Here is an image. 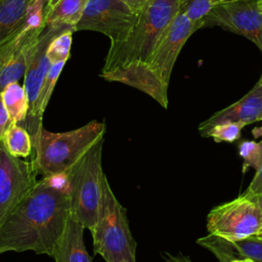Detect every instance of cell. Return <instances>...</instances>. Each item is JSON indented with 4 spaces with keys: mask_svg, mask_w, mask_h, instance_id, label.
Returning a JSON list of instances; mask_svg holds the SVG:
<instances>
[{
    "mask_svg": "<svg viewBox=\"0 0 262 262\" xmlns=\"http://www.w3.org/2000/svg\"><path fill=\"white\" fill-rule=\"evenodd\" d=\"M37 182L32 159L12 156L0 139V226Z\"/></svg>",
    "mask_w": 262,
    "mask_h": 262,
    "instance_id": "9",
    "label": "cell"
},
{
    "mask_svg": "<svg viewBox=\"0 0 262 262\" xmlns=\"http://www.w3.org/2000/svg\"><path fill=\"white\" fill-rule=\"evenodd\" d=\"M70 218L66 175L41 178L0 226V256L32 251L52 257Z\"/></svg>",
    "mask_w": 262,
    "mask_h": 262,
    "instance_id": "1",
    "label": "cell"
},
{
    "mask_svg": "<svg viewBox=\"0 0 262 262\" xmlns=\"http://www.w3.org/2000/svg\"><path fill=\"white\" fill-rule=\"evenodd\" d=\"M244 127V124L236 122L217 124L210 128L203 137H212L216 142H233L241 137V132Z\"/></svg>",
    "mask_w": 262,
    "mask_h": 262,
    "instance_id": "25",
    "label": "cell"
},
{
    "mask_svg": "<svg viewBox=\"0 0 262 262\" xmlns=\"http://www.w3.org/2000/svg\"><path fill=\"white\" fill-rule=\"evenodd\" d=\"M88 0H46L44 6L45 26L72 28L75 31Z\"/></svg>",
    "mask_w": 262,
    "mask_h": 262,
    "instance_id": "17",
    "label": "cell"
},
{
    "mask_svg": "<svg viewBox=\"0 0 262 262\" xmlns=\"http://www.w3.org/2000/svg\"><path fill=\"white\" fill-rule=\"evenodd\" d=\"M163 259L165 262H192L187 256H184L182 254L172 255L168 252L163 253Z\"/></svg>",
    "mask_w": 262,
    "mask_h": 262,
    "instance_id": "28",
    "label": "cell"
},
{
    "mask_svg": "<svg viewBox=\"0 0 262 262\" xmlns=\"http://www.w3.org/2000/svg\"><path fill=\"white\" fill-rule=\"evenodd\" d=\"M219 26L252 41L262 53V12L257 0L217 4L206 17L204 27Z\"/></svg>",
    "mask_w": 262,
    "mask_h": 262,
    "instance_id": "11",
    "label": "cell"
},
{
    "mask_svg": "<svg viewBox=\"0 0 262 262\" xmlns=\"http://www.w3.org/2000/svg\"><path fill=\"white\" fill-rule=\"evenodd\" d=\"M36 1L0 0V45L23 29Z\"/></svg>",
    "mask_w": 262,
    "mask_h": 262,
    "instance_id": "16",
    "label": "cell"
},
{
    "mask_svg": "<svg viewBox=\"0 0 262 262\" xmlns=\"http://www.w3.org/2000/svg\"><path fill=\"white\" fill-rule=\"evenodd\" d=\"M215 5L217 4H223V3H229V2H234V1H239V0H211Z\"/></svg>",
    "mask_w": 262,
    "mask_h": 262,
    "instance_id": "30",
    "label": "cell"
},
{
    "mask_svg": "<svg viewBox=\"0 0 262 262\" xmlns=\"http://www.w3.org/2000/svg\"><path fill=\"white\" fill-rule=\"evenodd\" d=\"M231 262H254L253 260H250V259H247V258H241V259H236V260H233Z\"/></svg>",
    "mask_w": 262,
    "mask_h": 262,
    "instance_id": "32",
    "label": "cell"
},
{
    "mask_svg": "<svg viewBox=\"0 0 262 262\" xmlns=\"http://www.w3.org/2000/svg\"><path fill=\"white\" fill-rule=\"evenodd\" d=\"M85 229L81 223L70 216L53 250L51 258L54 262H92L84 244Z\"/></svg>",
    "mask_w": 262,
    "mask_h": 262,
    "instance_id": "15",
    "label": "cell"
},
{
    "mask_svg": "<svg viewBox=\"0 0 262 262\" xmlns=\"http://www.w3.org/2000/svg\"><path fill=\"white\" fill-rule=\"evenodd\" d=\"M196 243L211 251L220 262H231L242 258L232 241L221 236L209 233L208 235L196 239Z\"/></svg>",
    "mask_w": 262,
    "mask_h": 262,
    "instance_id": "21",
    "label": "cell"
},
{
    "mask_svg": "<svg viewBox=\"0 0 262 262\" xmlns=\"http://www.w3.org/2000/svg\"><path fill=\"white\" fill-rule=\"evenodd\" d=\"M66 62H57V63H52L48 70V73L46 75V78L44 80L38 103H37V112L38 116L43 119V115L45 113V110L47 107V104L50 100V97L52 95V92L54 90L55 84L57 82V79L63 69V66Z\"/></svg>",
    "mask_w": 262,
    "mask_h": 262,
    "instance_id": "24",
    "label": "cell"
},
{
    "mask_svg": "<svg viewBox=\"0 0 262 262\" xmlns=\"http://www.w3.org/2000/svg\"><path fill=\"white\" fill-rule=\"evenodd\" d=\"M215 4L211 0H180L179 10L194 25L195 29L203 28V24Z\"/></svg>",
    "mask_w": 262,
    "mask_h": 262,
    "instance_id": "22",
    "label": "cell"
},
{
    "mask_svg": "<svg viewBox=\"0 0 262 262\" xmlns=\"http://www.w3.org/2000/svg\"><path fill=\"white\" fill-rule=\"evenodd\" d=\"M257 6H258L259 10L262 12V0H257Z\"/></svg>",
    "mask_w": 262,
    "mask_h": 262,
    "instance_id": "33",
    "label": "cell"
},
{
    "mask_svg": "<svg viewBox=\"0 0 262 262\" xmlns=\"http://www.w3.org/2000/svg\"><path fill=\"white\" fill-rule=\"evenodd\" d=\"M1 93L12 122L18 125L21 124L26 120L29 111L28 97L24 86L18 84V82H12Z\"/></svg>",
    "mask_w": 262,
    "mask_h": 262,
    "instance_id": "19",
    "label": "cell"
},
{
    "mask_svg": "<svg viewBox=\"0 0 262 262\" xmlns=\"http://www.w3.org/2000/svg\"><path fill=\"white\" fill-rule=\"evenodd\" d=\"M72 28H52L50 26H45L39 42L37 49L33 55V58L25 73L24 76V88L28 97L29 111L26 120L19 124L24 127L30 134L32 142L34 143L39 131L43 127V119L38 116L37 103L39 95L48 73V70L51 66L47 57V48L51 40L58 34L70 30ZM73 30V29H72Z\"/></svg>",
    "mask_w": 262,
    "mask_h": 262,
    "instance_id": "10",
    "label": "cell"
},
{
    "mask_svg": "<svg viewBox=\"0 0 262 262\" xmlns=\"http://www.w3.org/2000/svg\"><path fill=\"white\" fill-rule=\"evenodd\" d=\"M13 124L3 101L2 93L0 92V139H3L6 131Z\"/></svg>",
    "mask_w": 262,
    "mask_h": 262,
    "instance_id": "27",
    "label": "cell"
},
{
    "mask_svg": "<svg viewBox=\"0 0 262 262\" xmlns=\"http://www.w3.org/2000/svg\"><path fill=\"white\" fill-rule=\"evenodd\" d=\"M138 13L123 0H88L77 31H95L107 36L111 44L123 42L131 33Z\"/></svg>",
    "mask_w": 262,
    "mask_h": 262,
    "instance_id": "8",
    "label": "cell"
},
{
    "mask_svg": "<svg viewBox=\"0 0 262 262\" xmlns=\"http://www.w3.org/2000/svg\"><path fill=\"white\" fill-rule=\"evenodd\" d=\"M258 236H259L260 238H262V229H261V231L258 233Z\"/></svg>",
    "mask_w": 262,
    "mask_h": 262,
    "instance_id": "34",
    "label": "cell"
},
{
    "mask_svg": "<svg viewBox=\"0 0 262 262\" xmlns=\"http://www.w3.org/2000/svg\"><path fill=\"white\" fill-rule=\"evenodd\" d=\"M45 1L37 0L23 29L0 45V92L25 76L45 28Z\"/></svg>",
    "mask_w": 262,
    "mask_h": 262,
    "instance_id": "6",
    "label": "cell"
},
{
    "mask_svg": "<svg viewBox=\"0 0 262 262\" xmlns=\"http://www.w3.org/2000/svg\"><path fill=\"white\" fill-rule=\"evenodd\" d=\"M75 31L70 29L55 36L48 45L47 57L50 63L67 62L70 57L72 37Z\"/></svg>",
    "mask_w": 262,
    "mask_h": 262,
    "instance_id": "23",
    "label": "cell"
},
{
    "mask_svg": "<svg viewBox=\"0 0 262 262\" xmlns=\"http://www.w3.org/2000/svg\"><path fill=\"white\" fill-rule=\"evenodd\" d=\"M254 199L258 202V204L260 205V207H261V209H262V193H261V194H258V195H256V196H254Z\"/></svg>",
    "mask_w": 262,
    "mask_h": 262,
    "instance_id": "31",
    "label": "cell"
},
{
    "mask_svg": "<svg viewBox=\"0 0 262 262\" xmlns=\"http://www.w3.org/2000/svg\"><path fill=\"white\" fill-rule=\"evenodd\" d=\"M179 7L180 0H150L138 13L127 39L111 44L101 72L146 62Z\"/></svg>",
    "mask_w": 262,
    "mask_h": 262,
    "instance_id": "2",
    "label": "cell"
},
{
    "mask_svg": "<svg viewBox=\"0 0 262 262\" xmlns=\"http://www.w3.org/2000/svg\"><path fill=\"white\" fill-rule=\"evenodd\" d=\"M262 121V77L255 86L239 100L216 112L209 119L199 125V132L202 136L217 124L236 122L245 126L254 122Z\"/></svg>",
    "mask_w": 262,
    "mask_h": 262,
    "instance_id": "14",
    "label": "cell"
},
{
    "mask_svg": "<svg viewBox=\"0 0 262 262\" xmlns=\"http://www.w3.org/2000/svg\"><path fill=\"white\" fill-rule=\"evenodd\" d=\"M100 77L106 81L119 82L136 88L154 98L164 108L168 107V86L150 67L144 63H133L116 70L101 72Z\"/></svg>",
    "mask_w": 262,
    "mask_h": 262,
    "instance_id": "13",
    "label": "cell"
},
{
    "mask_svg": "<svg viewBox=\"0 0 262 262\" xmlns=\"http://www.w3.org/2000/svg\"><path fill=\"white\" fill-rule=\"evenodd\" d=\"M195 31L194 25L179 10L146 61L167 84L183 45Z\"/></svg>",
    "mask_w": 262,
    "mask_h": 262,
    "instance_id": "12",
    "label": "cell"
},
{
    "mask_svg": "<svg viewBox=\"0 0 262 262\" xmlns=\"http://www.w3.org/2000/svg\"><path fill=\"white\" fill-rule=\"evenodd\" d=\"M105 132V123L96 120L66 132H50L42 127L33 143L32 161L37 176L66 174L92 145L104 138Z\"/></svg>",
    "mask_w": 262,
    "mask_h": 262,
    "instance_id": "3",
    "label": "cell"
},
{
    "mask_svg": "<svg viewBox=\"0 0 262 262\" xmlns=\"http://www.w3.org/2000/svg\"><path fill=\"white\" fill-rule=\"evenodd\" d=\"M207 229L229 241L258 235L262 229V209L254 198L241 194L210 211Z\"/></svg>",
    "mask_w": 262,
    "mask_h": 262,
    "instance_id": "7",
    "label": "cell"
},
{
    "mask_svg": "<svg viewBox=\"0 0 262 262\" xmlns=\"http://www.w3.org/2000/svg\"><path fill=\"white\" fill-rule=\"evenodd\" d=\"M93 253L105 262H136L137 243L130 230L126 208L104 178L97 219L90 229Z\"/></svg>",
    "mask_w": 262,
    "mask_h": 262,
    "instance_id": "4",
    "label": "cell"
},
{
    "mask_svg": "<svg viewBox=\"0 0 262 262\" xmlns=\"http://www.w3.org/2000/svg\"><path fill=\"white\" fill-rule=\"evenodd\" d=\"M2 140L7 150L14 157L27 158L34 151L32 138L29 132L18 124L13 123L6 131Z\"/></svg>",
    "mask_w": 262,
    "mask_h": 262,
    "instance_id": "20",
    "label": "cell"
},
{
    "mask_svg": "<svg viewBox=\"0 0 262 262\" xmlns=\"http://www.w3.org/2000/svg\"><path fill=\"white\" fill-rule=\"evenodd\" d=\"M261 77H262V74H261Z\"/></svg>",
    "mask_w": 262,
    "mask_h": 262,
    "instance_id": "35",
    "label": "cell"
},
{
    "mask_svg": "<svg viewBox=\"0 0 262 262\" xmlns=\"http://www.w3.org/2000/svg\"><path fill=\"white\" fill-rule=\"evenodd\" d=\"M239 150L245 159V166H252L256 169L251 183L242 194L248 198H254L262 193V141L258 143L253 141L243 142Z\"/></svg>",
    "mask_w": 262,
    "mask_h": 262,
    "instance_id": "18",
    "label": "cell"
},
{
    "mask_svg": "<svg viewBox=\"0 0 262 262\" xmlns=\"http://www.w3.org/2000/svg\"><path fill=\"white\" fill-rule=\"evenodd\" d=\"M104 138L92 145L64 175L69 185L70 216L91 229L96 222L103 181L102 169Z\"/></svg>",
    "mask_w": 262,
    "mask_h": 262,
    "instance_id": "5",
    "label": "cell"
},
{
    "mask_svg": "<svg viewBox=\"0 0 262 262\" xmlns=\"http://www.w3.org/2000/svg\"><path fill=\"white\" fill-rule=\"evenodd\" d=\"M126 4H128L135 12L139 13L143 7L150 1V0H123Z\"/></svg>",
    "mask_w": 262,
    "mask_h": 262,
    "instance_id": "29",
    "label": "cell"
},
{
    "mask_svg": "<svg viewBox=\"0 0 262 262\" xmlns=\"http://www.w3.org/2000/svg\"><path fill=\"white\" fill-rule=\"evenodd\" d=\"M242 258L262 262V238L258 235H252L246 238L232 241Z\"/></svg>",
    "mask_w": 262,
    "mask_h": 262,
    "instance_id": "26",
    "label": "cell"
}]
</instances>
